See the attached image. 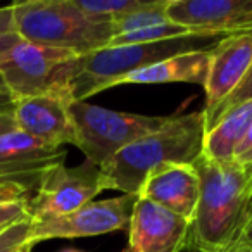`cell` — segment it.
Returning <instances> with one entry per match:
<instances>
[{
  "label": "cell",
  "mask_w": 252,
  "mask_h": 252,
  "mask_svg": "<svg viewBox=\"0 0 252 252\" xmlns=\"http://www.w3.org/2000/svg\"><path fill=\"white\" fill-rule=\"evenodd\" d=\"M193 168L200 195L185 252H230L252 211V162L213 161L200 154Z\"/></svg>",
  "instance_id": "cell-1"
},
{
  "label": "cell",
  "mask_w": 252,
  "mask_h": 252,
  "mask_svg": "<svg viewBox=\"0 0 252 252\" xmlns=\"http://www.w3.org/2000/svg\"><path fill=\"white\" fill-rule=\"evenodd\" d=\"M204 111L169 116L161 130L138 138L102 168L105 190L138 195L145 176L164 164H193L204 152Z\"/></svg>",
  "instance_id": "cell-2"
},
{
  "label": "cell",
  "mask_w": 252,
  "mask_h": 252,
  "mask_svg": "<svg viewBox=\"0 0 252 252\" xmlns=\"http://www.w3.org/2000/svg\"><path fill=\"white\" fill-rule=\"evenodd\" d=\"M14 32L25 42L69 52L90 54L114 36L111 23L88 19L73 0H28L12 5Z\"/></svg>",
  "instance_id": "cell-3"
},
{
  "label": "cell",
  "mask_w": 252,
  "mask_h": 252,
  "mask_svg": "<svg viewBox=\"0 0 252 252\" xmlns=\"http://www.w3.org/2000/svg\"><path fill=\"white\" fill-rule=\"evenodd\" d=\"M223 36L218 35H192L156 43L104 47L85 54L80 59V71L71 83V97L73 100H87L98 92L114 88L116 81L126 74L180 54L209 50Z\"/></svg>",
  "instance_id": "cell-4"
},
{
  "label": "cell",
  "mask_w": 252,
  "mask_h": 252,
  "mask_svg": "<svg viewBox=\"0 0 252 252\" xmlns=\"http://www.w3.org/2000/svg\"><path fill=\"white\" fill-rule=\"evenodd\" d=\"M69 116L74 128V147L100 169L125 147L161 130L169 121V116L112 111L87 100L71 102Z\"/></svg>",
  "instance_id": "cell-5"
},
{
  "label": "cell",
  "mask_w": 252,
  "mask_h": 252,
  "mask_svg": "<svg viewBox=\"0 0 252 252\" xmlns=\"http://www.w3.org/2000/svg\"><path fill=\"white\" fill-rule=\"evenodd\" d=\"M80 54L21 42L0 56V76L14 100L43 94L71 97V83L80 71Z\"/></svg>",
  "instance_id": "cell-6"
},
{
  "label": "cell",
  "mask_w": 252,
  "mask_h": 252,
  "mask_svg": "<svg viewBox=\"0 0 252 252\" xmlns=\"http://www.w3.org/2000/svg\"><path fill=\"white\" fill-rule=\"evenodd\" d=\"M102 190H105V182L98 166L88 161L74 168L56 166L43 176L38 189L28 199L32 223L74 213L92 202Z\"/></svg>",
  "instance_id": "cell-7"
},
{
  "label": "cell",
  "mask_w": 252,
  "mask_h": 252,
  "mask_svg": "<svg viewBox=\"0 0 252 252\" xmlns=\"http://www.w3.org/2000/svg\"><path fill=\"white\" fill-rule=\"evenodd\" d=\"M138 195L121 193L104 200H92L66 216L32 223L30 244L35 245L52 238L97 237L111 231L128 230Z\"/></svg>",
  "instance_id": "cell-8"
},
{
  "label": "cell",
  "mask_w": 252,
  "mask_h": 252,
  "mask_svg": "<svg viewBox=\"0 0 252 252\" xmlns=\"http://www.w3.org/2000/svg\"><path fill=\"white\" fill-rule=\"evenodd\" d=\"M64 147H54L21 130L0 135V182L16 183L35 193L42 178L66 161Z\"/></svg>",
  "instance_id": "cell-9"
},
{
  "label": "cell",
  "mask_w": 252,
  "mask_h": 252,
  "mask_svg": "<svg viewBox=\"0 0 252 252\" xmlns=\"http://www.w3.org/2000/svg\"><path fill=\"white\" fill-rule=\"evenodd\" d=\"M166 16L192 35L252 32V0H169Z\"/></svg>",
  "instance_id": "cell-10"
},
{
  "label": "cell",
  "mask_w": 252,
  "mask_h": 252,
  "mask_svg": "<svg viewBox=\"0 0 252 252\" xmlns=\"http://www.w3.org/2000/svg\"><path fill=\"white\" fill-rule=\"evenodd\" d=\"M190 223L159 204L138 197L128 226L131 252H183Z\"/></svg>",
  "instance_id": "cell-11"
},
{
  "label": "cell",
  "mask_w": 252,
  "mask_h": 252,
  "mask_svg": "<svg viewBox=\"0 0 252 252\" xmlns=\"http://www.w3.org/2000/svg\"><path fill=\"white\" fill-rule=\"evenodd\" d=\"M252 66V32L226 35L209 50V69L204 83V114L216 109L245 80Z\"/></svg>",
  "instance_id": "cell-12"
},
{
  "label": "cell",
  "mask_w": 252,
  "mask_h": 252,
  "mask_svg": "<svg viewBox=\"0 0 252 252\" xmlns=\"http://www.w3.org/2000/svg\"><path fill=\"white\" fill-rule=\"evenodd\" d=\"M71 98L59 94H43L16 100L14 119L18 130L54 147L74 145V128L69 116Z\"/></svg>",
  "instance_id": "cell-13"
},
{
  "label": "cell",
  "mask_w": 252,
  "mask_h": 252,
  "mask_svg": "<svg viewBox=\"0 0 252 252\" xmlns=\"http://www.w3.org/2000/svg\"><path fill=\"white\" fill-rule=\"evenodd\" d=\"M200 195V178L193 164H164L145 176L138 197L159 204L192 223Z\"/></svg>",
  "instance_id": "cell-14"
},
{
  "label": "cell",
  "mask_w": 252,
  "mask_h": 252,
  "mask_svg": "<svg viewBox=\"0 0 252 252\" xmlns=\"http://www.w3.org/2000/svg\"><path fill=\"white\" fill-rule=\"evenodd\" d=\"M209 50H193V52L180 54V56L159 61L152 66L119 78L114 87L158 83H192L204 87L207 69H209Z\"/></svg>",
  "instance_id": "cell-15"
},
{
  "label": "cell",
  "mask_w": 252,
  "mask_h": 252,
  "mask_svg": "<svg viewBox=\"0 0 252 252\" xmlns=\"http://www.w3.org/2000/svg\"><path fill=\"white\" fill-rule=\"evenodd\" d=\"M252 128V98L223 116L206 133L204 156L213 161H231L238 145Z\"/></svg>",
  "instance_id": "cell-16"
},
{
  "label": "cell",
  "mask_w": 252,
  "mask_h": 252,
  "mask_svg": "<svg viewBox=\"0 0 252 252\" xmlns=\"http://www.w3.org/2000/svg\"><path fill=\"white\" fill-rule=\"evenodd\" d=\"M74 5L92 21L114 23L144 9L151 0H73Z\"/></svg>",
  "instance_id": "cell-17"
},
{
  "label": "cell",
  "mask_w": 252,
  "mask_h": 252,
  "mask_svg": "<svg viewBox=\"0 0 252 252\" xmlns=\"http://www.w3.org/2000/svg\"><path fill=\"white\" fill-rule=\"evenodd\" d=\"M182 36H192V33H190V30H187L185 26H180L168 19L166 23H159V25L149 26V28H142V30H137V32L112 36L111 42L107 43V47L156 43V42H164V40L182 38Z\"/></svg>",
  "instance_id": "cell-18"
},
{
  "label": "cell",
  "mask_w": 252,
  "mask_h": 252,
  "mask_svg": "<svg viewBox=\"0 0 252 252\" xmlns=\"http://www.w3.org/2000/svg\"><path fill=\"white\" fill-rule=\"evenodd\" d=\"M168 4L169 0H151L144 9L131 12V14L112 23V33L116 36L123 35V33L137 32L142 28H149V26L159 25V23H166L168 21V16H166Z\"/></svg>",
  "instance_id": "cell-19"
},
{
  "label": "cell",
  "mask_w": 252,
  "mask_h": 252,
  "mask_svg": "<svg viewBox=\"0 0 252 252\" xmlns=\"http://www.w3.org/2000/svg\"><path fill=\"white\" fill-rule=\"evenodd\" d=\"M251 98H252V66H251V71L247 73V76H245V80L237 87V90L228 98H224L216 109H213L211 112L204 114V118H206V133L226 114V112H230L233 107L240 105L242 102H245V100H251Z\"/></svg>",
  "instance_id": "cell-20"
},
{
  "label": "cell",
  "mask_w": 252,
  "mask_h": 252,
  "mask_svg": "<svg viewBox=\"0 0 252 252\" xmlns=\"http://www.w3.org/2000/svg\"><path fill=\"white\" fill-rule=\"evenodd\" d=\"M30 230H32V221H21L5 231L0 233V252H18L25 244L30 242Z\"/></svg>",
  "instance_id": "cell-21"
},
{
  "label": "cell",
  "mask_w": 252,
  "mask_h": 252,
  "mask_svg": "<svg viewBox=\"0 0 252 252\" xmlns=\"http://www.w3.org/2000/svg\"><path fill=\"white\" fill-rule=\"evenodd\" d=\"M32 221L28 213V200L0 204V228H9L21 221Z\"/></svg>",
  "instance_id": "cell-22"
},
{
  "label": "cell",
  "mask_w": 252,
  "mask_h": 252,
  "mask_svg": "<svg viewBox=\"0 0 252 252\" xmlns=\"http://www.w3.org/2000/svg\"><path fill=\"white\" fill-rule=\"evenodd\" d=\"M32 193L21 185L16 183L0 182V204L5 202H18V200H28Z\"/></svg>",
  "instance_id": "cell-23"
},
{
  "label": "cell",
  "mask_w": 252,
  "mask_h": 252,
  "mask_svg": "<svg viewBox=\"0 0 252 252\" xmlns=\"http://www.w3.org/2000/svg\"><path fill=\"white\" fill-rule=\"evenodd\" d=\"M230 252H252V211L245 226L242 228L235 245L230 249Z\"/></svg>",
  "instance_id": "cell-24"
},
{
  "label": "cell",
  "mask_w": 252,
  "mask_h": 252,
  "mask_svg": "<svg viewBox=\"0 0 252 252\" xmlns=\"http://www.w3.org/2000/svg\"><path fill=\"white\" fill-rule=\"evenodd\" d=\"M21 40L23 38L16 32L0 33V56H4V54H7L11 49H14Z\"/></svg>",
  "instance_id": "cell-25"
},
{
  "label": "cell",
  "mask_w": 252,
  "mask_h": 252,
  "mask_svg": "<svg viewBox=\"0 0 252 252\" xmlns=\"http://www.w3.org/2000/svg\"><path fill=\"white\" fill-rule=\"evenodd\" d=\"M14 32V18H12V5L0 9V33Z\"/></svg>",
  "instance_id": "cell-26"
},
{
  "label": "cell",
  "mask_w": 252,
  "mask_h": 252,
  "mask_svg": "<svg viewBox=\"0 0 252 252\" xmlns=\"http://www.w3.org/2000/svg\"><path fill=\"white\" fill-rule=\"evenodd\" d=\"M14 130H18L14 119V111L0 112V135L9 133V131H14Z\"/></svg>",
  "instance_id": "cell-27"
},
{
  "label": "cell",
  "mask_w": 252,
  "mask_h": 252,
  "mask_svg": "<svg viewBox=\"0 0 252 252\" xmlns=\"http://www.w3.org/2000/svg\"><path fill=\"white\" fill-rule=\"evenodd\" d=\"M16 100L9 92H0V112H9L14 111Z\"/></svg>",
  "instance_id": "cell-28"
},
{
  "label": "cell",
  "mask_w": 252,
  "mask_h": 252,
  "mask_svg": "<svg viewBox=\"0 0 252 252\" xmlns=\"http://www.w3.org/2000/svg\"><path fill=\"white\" fill-rule=\"evenodd\" d=\"M251 147H252V128L249 130V133L245 135V138L242 140V144L238 145L237 152H235V158H238V156H242L244 152H247ZM235 158H233V159H235Z\"/></svg>",
  "instance_id": "cell-29"
},
{
  "label": "cell",
  "mask_w": 252,
  "mask_h": 252,
  "mask_svg": "<svg viewBox=\"0 0 252 252\" xmlns=\"http://www.w3.org/2000/svg\"><path fill=\"white\" fill-rule=\"evenodd\" d=\"M235 161H240V162H252V147L249 149L247 152H244L242 156L235 158Z\"/></svg>",
  "instance_id": "cell-30"
},
{
  "label": "cell",
  "mask_w": 252,
  "mask_h": 252,
  "mask_svg": "<svg viewBox=\"0 0 252 252\" xmlns=\"http://www.w3.org/2000/svg\"><path fill=\"white\" fill-rule=\"evenodd\" d=\"M33 247H35V245H32V244H30V242H28V244L23 245V247L19 249L18 252H33Z\"/></svg>",
  "instance_id": "cell-31"
},
{
  "label": "cell",
  "mask_w": 252,
  "mask_h": 252,
  "mask_svg": "<svg viewBox=\"0 0 252 252\" xmlns=\"http://www.w3.org/2000/svg\"><path fill=\"white\" fill-rule=\"evenodd\" d=\"M0 92H7V88H5V85H4V80H2V76H0Z\"/></svg>",
  "instance_id": "cell-32"
},
{
  "label": "cell",
  "mask_w": 252,
  "mask_h": 252,
  "mask_svg": "<svg viewBox=\"0 0 252 252\" xmlns=\"http://www.w3.org/2000/svg\"><path fill=\"white\" fill-rule=\"evenodd\" d=\"M63 252H83V251H76V249H66V251Z\"/></svg>",
  "instance_id": "cell-33"
},
{
  "label": "cell",
  "mask_w": 252,
  "mask_h": 252,
  "mask_svg": "<svg viewBox=\"0 0 252 252\" xmlns=\"http://www.w3.org/2000/svg\"><path fill=\"white\" fill-rule=\"evenodd\" d=\"M121 252H131V251H130V249H128V247H125V249H123Z\"/></svg>",
  "instance_id": "cell-34"
},
{
  "label": "cell",
  "mask_w": 252,
  "mask_h": 252,
  "mask_svg": "<svg viewBox=\"0 0 252 252\" xmlns=\"http://www.w3.org/2000/svg\"><path fill=\"white\" fill-rule=\"evenodd\" d=\"M5 230H7V228H0V233H2V231H5Z\"/></svg>",
  "instance_id": "cell-35"
}]
</instances>
